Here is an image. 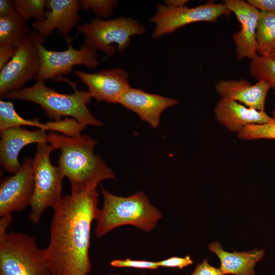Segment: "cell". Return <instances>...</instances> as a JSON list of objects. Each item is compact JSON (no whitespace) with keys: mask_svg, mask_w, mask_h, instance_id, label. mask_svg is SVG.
<instances>
[{"mask_svg":"<svg viewBox=\"0 0 275 275\" xmlns=\"http://www.w3.org/2000/svg\"><path fill=\"white\" fill-rule=\"evenodd\" d=\"M247 2L260 12L275 13V0H248Z\"/></svg>","mask_w":275,"mask_h":275,"instance_id":"obj_32","label":"cell"},{"mask_svg":"<svg viewBox=\"0 0 275 275\" xmlns=\"http://www.w3.org/2000/svg\"><path fill=\"white\" fill-rule=\"evenodd\" d=\"M40 58L31 38L18 47L13 57L0 70V96L19 90L38 75Z\"/></svg>","mask_w":275,"mask_h":275,"instance_id":"obj_11","label":"cell"},{"mask_svg":"<svg viewBox=\"0 0 275 275\" xmlns=\"http://www.w3.org/2000/svg\"><path fill=\"white\" fill-rule=\"evenodd\" d=\"M75 74L88 87L92 98L98 101L117 103L130 87L126 72L120 68L89 73L74 70Z\"/></svg>","mask_w":275,"mask_h":275,"instance_id":"obj_13","label":"cell"},{"mask_svg":"<svg viewBox=\"0 0 275 275\" xmlns=\"http://www.w3.org/2000/svg\"><path fill=\"white\" fill-rule=\"evenodd\" d=\"M208 247L218 257L219 268L224 275H256L255 266L265 254L264 250L257 249L248 252H227L218 241L211 243Z\"/></svg>","mask_w":275,"mask_h":275,"instance_id":"obj_19","label":"cell"},{"mask_svg":"<svg viewBox=\"0 0 275 275\" xmlns=\"http://www.w3.org/2000/svg\"><path fill=\"white\" fill-rule=\"evenodd\" d=\"M256 39L258 54L269 56L275 50V13L260 12Z\"/></svg>","mask_w":275,"mask_h":275,"instance_id":"obj_21","label":"cell"},{"mask_svg":"<svg viewBox=\"0 0 275 275\" xmlns=\"http://www.w3.org/2000/svg\"><path fill=\"white\" fill-rule=\"evenodd\" d=\"M12 221L13 217L11 214H8L1 216L0 219V235L7 233V229Z\"/></svg>","mask_w":275,"mask_h":275,"instance_id":"obj_34","label":"cell"},{"mask_svg":"<svg viewBox=\"0 0 275 275\" xmlns=\"http://www.w3.org/2000/svg\"><path fill=\"white\" fill-rule=\"evenodd\" d=\"M214 88L221 98L230 99L248 107L264 111L266 97L271 87L263 80L252 85L241 78L221 79L215 84Z\"/></svg>","mask_w":275,"mask_h":275,"instance_id":"obj_18","label":"cell"},{"mask_svg":"<svg viewBox=\"0 0 275 275\" xmlns=\"http://www.w3.org/2000/svg\"><path fill=\"white\" fill-rule=\"evenodd\" d=\"M43 123L38 119H25L16 112L13 103L10 101H0V132L7 129L30 126L42 129Z\"/></svg>","mask_w":275,"mask_h":275,"instance_id":"obj_22","label":"cell"},{"mask_svg":"<svg viewBox=\"0 0 275 275\" xmlns=\"http://www.w3.org/2000/svg\"><path fill=\"white\" fill-rule=\"evenodd\" d=\"M18 47L11 44L0 45V70L13 57Z\"/></svg>","mask_w":275,"mask_h":275,"instance_id":"obj_31","label":"cell"},{"mask_svg":"<svg viewBox=\"0 0 275 275\" xmlns=\"http://www.w3.org/2000/svg\"><path fill=\"white\" fill-rule=\"evenodd\" d=\"M77 30L85 36L84 44L111 56L116 51L114 44H117L120 52L124 51L129 46L130 37L143 35L145 28L135 19L121 17L108 20L96 18L78 25Z\"/></svg>","mask_w":275,"mask_h":275,"instance_id":"obj_7","label":"cell"},{"mask_svg":"<svg viewBox=\"0 0 275 275\" xmlns=\"http://www.w3.org/2000/svg\"><path fill=\"white\" fill-rule=\"evenodd\" d=\"M216 121L230 132L239 133L251 124H264L273 118L265 111L248 107L240 103L227 98H221L214 108Z\"/></svg>","mask_w":275,"mask_h":275,"instance_id":"obj_17","label":"cell"},{"mask_svg":"<svg viewBox=\"0 0 275 275\" xmlns=\"http://www.w3.org/2000/svg\"><path fill=\"white\" fill-rule=\"evenodd\" d=\"M97 187L63 197L54 208L50 238L43 249L50 275H88L91 225L98 211Z\"/></svg>","mask_w":275,"mask_h":275,"instance_id":"obj_1","label":"cell"},{"mask_svg":"<svg viewBox=\"0 0 275 275\" xmlns=\"http://www.w3.org/2000/svg\"><path fill=\"white\" fill-rule=\"evenodd\" d=\"M223 3L235 15L241 24L240 30L232 35L236 46L237 59H251L257 54L256 33L260 11L243 0H224Z\"/></svg>","mask_w":275,"mask_h":275,"instance_id":"obj_12","label":"cell"},{"mask_svg":"<svg viewBox=\"0 0 275 275\" xmlns=\"http://www.w3.org/2000/svg\"><path fill=\"white\" fill-rule=\"evenodd\" d=\"M54 149L49 143L37 144L33 158L34 191L29 217L35 224L39 223L47 208H54L63 198L62 184L65 176L60 167L50 160V153Z\"/></svg>","mask_w":275,"mask_h":275,"instance_id":"obj_5","label":"cell"},{"mask_svg":"<svg viewBox=\"0 0 275 275\" xmlns=\"http://www.w3.org/2000/svg\"><path fill=\"white\" fill-rule=\"evenodd\" d=\"M80 9L84 11L91 10L96 15L106 18L111 16L118 2L113 0H80Z\"/></svg>","mask_w":275,"mask_h":275,"instance_id":"obj_27","label":"cell"},{"mask_svg":"<svg viewBox=\"0 0 275 275\" xmlns=\"http://www.w3.org/2000/svg\"><path fill=\"white\" fill-rule=\"evenodd\" d=\"M34 191L33 158L25 157L19 170L0 184V216L21 212L31 205Z\"/></svg>","mask_w":275,"mask_h":275,"instance_id":"obj_10","label":"cell"},{"mask_svg":"<svg viewBox=\"0 0 275 275\" xmlns=\"http://www.w3.org/2000/svg\"><path fill=\"white\" fill-rule=\"evenodd\" d=\"M249 72L257 81L263 80L275 89V60L257 54L251 59Z\"/></svg>","mask_w":275,"mask_h":275,"instance_id":"obj_23","label":"cell"},{"mask_svg":"<svg viewBox=\"0 0 275 275\" xmlns=\"http://www.w3.org/2000/svg\"><path fill=\"white\" fill-rule=\"evenodd\" d=\"M189 275H224L220 268L211 265L205 258L196 265L194 270Z\"/></svg>","mask_w":275,"mask_h":275,"instance_id":"obj_30","label":"cell"},{"mask_svg":"<svg viewBox=\"0 0 275 275\" xmlns=\"http://www.w3.org/2000/svg\"><path fill=\"white\" fill-rule=\"evenodd\" d=\"M103 275H121V274L119 273H106ZM141 275H147L146 274H142Z\"/></svg>","mask_w":275,"mask_h":275,"instance_id":"obj_38","label":"cell"},{"mask_svg":"<svg viewBox=\"0 0 275 275\" xmlns=\"http://www.w3.org/2000/svg\"><path fill=\"white\" fill-rule=\"evenodd\" d=\"M269 57L274 60H275V50L272 51L270 54L269 55Z\"/></svg>","mask_w":275,"mask_h":275,"instance_id":"obj_36","label":"cell"},{"mask_svg":"<svg viewBox=\"0 0 275 275\" xmlns=\"http://www.w3.org/2000/svg\"><path fill=\"white\" fill-rule=\"evenodd\" d=\"M46 131L38 128L30 130L22 127H13L1 132L0 163L6 172L14 174L20 168V151L33 143H48Z\"/></svg>","mask_w":275,"mask_h":275,"instance_id":"obj_14","label":"cell"},{"mask_svg":"<svg viewBox=\"0 0 275 275\" xmlns=\"http://www.w3.org/2000/svg\"><path fill=\"white\" fill-rule=\"evenodd\" d=\"M274 97H275V89H274ZM271 115H272L271 117L275 119V107H274V109H273V111L272 112Z\"/></svg>","mask_w":275,"mask_h":275,"instance_id":"obj_37","label":"cell"},{"mask_svg":"<svg viewBox=\"0 0 275 275\" xmlns=\"http://www.w3.org/2000/svg\"><path fill=\"white\" fill-rule=\"evenodd\" d=\"M194 263L191 257L187 255L184 257L173 256L168 259L157 261V265L159 267L183 268L191 265Z\"/></svg>","mask_w":275,"mask_h":275,"instance_id":"obj_29","label":"cell"},{"mask_svg":"<svg viewBox=\"0 0 275 275\" xmlns=\"http://www.w3.org/2000/svg\"><path fill=\"white\" fill-rule=\"evenodd\" d=\"M111 265L116 267H129L137 269H156L159 268L156 262L145 260H131L127 258L124 260H113Z\"/></svg>","mask_w":275,"mask_h":275,"instance_id":"obj_28","label":"cell"},{"mask_svg":"<svg viewBox=\"0 0 275 275\" xmlns=\"http://www.w3.org/2000/svg\"><path fill=\"white\" fill-rule=\"evenodd\" d=\"M86 126L74 118L65 117L64 119L44 123L43 129L61 133L69 137L76 138L81 135V132Z\"/></svg>","mask_w":275,"mask_h":275,"instance_id":"obj_25","label":"cell"},{"mask_svg":"<svg viewBox=\"0 0 275 275\" xmlns=\"http://www.w3.org/2000/svg\"><path fill=\"white\" fill-rule=\"evenodd\" d=\"M31 33L26 20L17 14L0 17V45L11 44L18 47L31 38Z\"/></svg>","mask_w":275,"mask_h":275,"instance_id":"obj_20","label":"cell"},{"mask_svg":"<svg viewBox=\"0 0 275 275\" xmlns=\"http://www.w3.org/2000/svg\"><path fill=\"white\" fill-rule=\"evenodd\" d=\"M177 99L147 93L140 89L130 87L118 99L124 107L136 113L144 121L155 129L158 127L162 113L176 105Z\"/></svg>","mask_w":275,"mask_h":275,"instance_id":"obj_15","label":"cell"},{"mask_svg":"<svg viewBox=\"0 0 275 275\" xmlns=\"http://www.w3.org/2000/svg\"><path fill=\"white\" fill-rule=\"evenodd\" d=\"M46 5L50 10L46 11L44 20L32 22L34 31L44 38L57 29L65 39L67 38L69 32L78 26L80 20L78 13L80 9L79 1L49 0Z\"/></svg>","mask_w":275,"mask_h":275,"instance_id":"obj_16","label":"cell"},{"mask_svg":"<svg viewBox=\"0 0 275 275\" xmlns=\"http://www.w3.org/2000/svg\"><path fill=\"white\" fill-rule=\"evenodd\" d=\"M48 143L60 149L58 166L70 183L71 193H80L97 187L106 179H115L112 169L94 149L97 142L88 135L71 138L49 131Z\"/></svg>","mask_w":275,"mask_h":275,"instance_id":"obj_2","label":"cell"},{"mask_svg":"<svg viewBox=\"0 0 275 275\" xmlns=\"http://www.w3.org/2000/svg\"><path fill=\"white\" fill-rule=\"evenodd\" d=\"M0 275H50L35 239L22 233L0 235Z\"/></svg>","mask_w":275,"mask_h":275,"instance_id":"obj_6","label":"cell"},{"mask_svg":"<svg viewBox=\"0 0 275 275\" xmlns=\"http://www.w3.org/2000/svg\"><path fill=\"white\" fill-rule=\"evenodd\" d=\"M14 2L17 14L25 20L33 18L35 21H41L45 19L47 1L15 0Z\"/></svg>","mask_w":275,"mask_h":275,"instance_id":"obj_24","label":"cell"},{"mask_svg":"<svg viewBox=\"0 0 275 275\" xmlns=\"http://www.w3.org/2000/svg\"><path fill=\"white\" fill-rule=\"evenodd\" d=\"M31 38L37 48L40 62L38 74L35 78L36 81H44L60 74H67L77 65L82 64L91 69L98 66L96 51L85 44L81 45L79 49H75L69 37L65 39L68 42V48L59 51L46 49L42 45L45 38L35 31L32 32Z\"/></svg>","mask_w":275,"mask_h":275,"instance_id":"obj_8","label":"cell"},{"mask_svg":"<svg viewBox=\"0 0 275 275\" xmlns=\"http://www.w3.org/2000/svg\"><path fill=\"white\" fill-rule=\"evenodd\" d=\"M157 11L150 20L156 24L152 34L154 38L172 33L187 24L200 21H215L222 16H228L231 12L224 3L208 2L195 7L183 6L173 8L159 4Z\"/></svg>","mask_w":275,"mask_h":275,"instance_id":"obj_9","label":"cell"},{"mask_svg":"<svg viewBox=\"0 0 275 275\" xmlns=\"http://www.w3.org/2000/svg\"><path fill=\"white\" fill-rule=\"evenodd\" d=\"M237 136L242 140L275 139V119L264 124L248 125L237 134Z\"/></svg>","mask_w":275,"mask_h":275,"instance_id":"obj_26","label":"cell"},{"mask_svg":"<svg viewBox=\"0 0 275 275\" xmlns=\"http://www.w3.org/2000/svg\"><path fill=\"white\" fill-rule=\"evenodd\" d=\"M188 2L187 0H169L165 1L164 3L167 6L178 8L184 6Z\"/></svg>","mask_w":275,"mask_h":275,"instance_id":"obj_35","label":"cell"},{"mask_svg":"<svg viewBox=\"0 0 275 275\" xmlns=\"http://www.w3.org/2000/svg\"><path fill=\"white\" fill-rule=\"evenodd\" d=\"M17 14L14 1L0 0V17H6Z\"/></svg>","mask_w":275,"mask_h":275,"instance_id":"obj_33","label":"cell"},{"mask_svg":"<svg viewBox=\"0 0 275 275\" xmlns=\"http://www.w3.org/2000/svg\"><path fill=\"white\" fill-rule=\"evenodd\" d=\"M62 80L73 87L74 93L66 94L57 92L46 87L44 81H39L31 87L9 92L2 98L33 102L41 106L52 121L61 120L63 116L71 117L86 126H103L87 107L92 98L88 92L78 90L76 84L67 79Z\"/></svg>","mask_w":275,"mask_h":275,"instance_id":"obj_4","label":"cell"},{"mask_svg":"<svg viewBox=\"0 0 275 275\" xmlns=\"http://www.w3.org/2000/svg\"><path fill=\"white\" fill-rule=\"evenodd\" d=\"M103 206L96 218L95 236L101 238L111 230L126 225L149 233L161 218L143 191L128 197L118 196L101 187Z\"/></svg>","mask_w":275,"mask_h":275,"instance_id":"obj_3","label":"cell"}]
</instances>
